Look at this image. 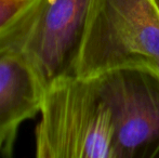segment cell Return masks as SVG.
<instances>
[{"instance_id":"obj_1","label":"cell","mask_w":159,"mask_h":158,"mask_svg":"<svg viewBox=\"0 0 159 158\" xmlns=\"http://www.w3.org/2000/svg\"><path fill=\"white\" fill-rule=\"evenodd\" d=\"M36 127V156L117 158L111 111L95 77L70 76L46 88Z\"/></svg>"},{"instance_id":"obj_2","label":"cell","mask_w":159,"mask_h":158,"mask_svg":"<svg viewBox=\"0 0 159 158\" xmlns=\"http://www.w3.org/2000/svg\"><path fill=\"white\" fill-rule=\"evenodd\" d=\"M135 64L159 70V11L154 0H94L76 76Z\"/></svg>"},{"instance_id":"obj_3","label":"cell","mask_w":159,"mask_h":158,"mask_svg":"<svg viewBox=\"0 0 159 158\" xmlns=\"http://www.w3.org/2000/svg\"><path fill=\"white\" fill-rule=\"evenodd\" d=\"M95 78L111 111L116 157H159L158 68L127 65Z\"/></svg>"},{"instance_id":"obj_4","label":"cell","mask_w":159,"mask_h":158,"mask_svg":"<svg viewBox=\"0 0 159 158\" xmlns=\"http://www.w3.org/2000/svg\"><path fill=\"white\" fill-rule=\"evenodd\" d=\"M94 0H38L17 42L44 87L76 76Z\"/></svg>"},{"instance_id":"obj_5","label":"cell","mask_w":159,"mask_h":158,"mask_svg":"<svg viewBox=\"0 0 159 158\" xmlns=\"http://www.w3.org/2000/svg\"><path fill=\"white\" fill-rule=\"evenodd\" d=\"M22 26L0 41V154L3 156H12L20 127L40 113L46 91L19 46Z\"/></svg>"},{"instance_id":"obj_6","label":"cell","mask_w":159,"mask_h":158,"mask_svg":"<svg viewBox=\"0 0 159 158\" xmlns=\"http://www.w3.org/2000/svg\"><path fill=\"white\" fill-rule=\"evenodd\" d=\"M38 0H0V41L14 34L33 13Z\"/></svg>"},{"instance_id":"obj_7","label":"cell","mask_w":159,"mask_h":158,"mask_svg":"<svg viewBox=\"0 0 159 158\" xmlns=\"http://www.w3.org/2000/svg\"><path fill=\"white\" fill-rule=\"evenodd\" d=\"M154 3H155V6L157 7V9L159 11V0H154Z\"/></svg>"}]
</instances>
